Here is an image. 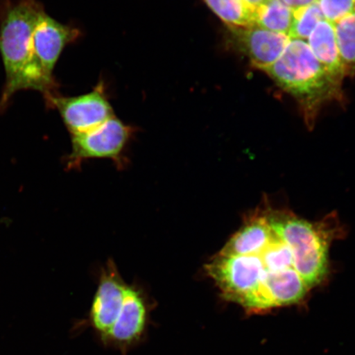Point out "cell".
<instances>
[{"label": "cell", "instance_id": "9c48e42d", "mask_svg": "<svg viewBox=\"0 0 355 355\" xmlns=\"http://www.w3.org/2000/svg\"><path fill=\"white\" fill-rule=\"evenodd\" d=\"M308 39L310 50L317 60L333 77L343 82L346 73L337 44L334 24L322 20Z\"/></svg>", "mask_w": 355, "mask_h": 355}, {"label": "cell", "instance_id": "3957f363", "mask_svg": "<svg viewBox=\"0 0 355 355\" xmlns=\"http://www.w3.org/2000/svg\"><path fill=\"white\" fill-rule=\"evenodd\" d=\"M270 226L294 255L295 268L310 288L320 284L328 272V252L340 232L336 216L312 223L286 211L266 209Z\"/></svg>", "mask_w": 355, "mask_h": 355}, {"label": "cell", "instance_id": "2e32d148", "mask_svg": "<svg viewBox=\"0 0 355 355\" xmlns=\"http://www.w3.org/2000/svg\"><path fill=\"white\" fill-rule=\"evenodd\" d=\"M245 1L256 7L259 6L260 3H263L264 0H245Z\"/></svg>", "mask_w": 355, "mask_h": 355}, {"label": "cell", "instance_id": "6da1fadb", "mask_svg": "<svg viewBox=\"0 0 355 355\" xmlns=\"http://www.w3.org/2000/svg\"><path fill=\"white\" fill-rule=\"evenodd\" d=\"M148 319L149 306L143 293L127 285L109 261L102 270L88 319L101 343L125 354L144 339Z\"/></svg>", "mask_w": 355, "mask_h": 355}, {"label": "cell", "instance_id": "8992f818", "mask_svg": "<svg viewBox=\"0 0 355 355\" xmlns=\"http://www.w3.org/2000/svg\"><path fill=\"white\" fill-rule=\"evenodd\" d=\"M130 128L113 116L90 131L72 135V153L67 166L75 168L92 158L119 159L130 137Z\"/></svg>", "mask_w": 355, "mask_h": 355}, {"label": "cell", "instance_id": "ba28073f", "mask_svg": "<svg viewBox=\"0 0 355 355\" xmlns=\"http://www.w3.org/2000/svg\"><path fill=\"white\" fill-rule=\"evenodd\" d=\"M230 29L237 46L252 64L264 71L276 63L291 40L287 34L272 32L257 26Z\"/></svg>", "mask_w": 355, "mask_h": 355}, {"label": "cell", "instance_id": "7a4b0ae2", "mask_svg": "<svg viewBox=\"0 0 355 355\" xmlns=\"http://www.w3.org/2000/svg\"><path fill=\"white\" fill-rule=\"evenodd\" d=\"M265 72L300 102L309 124L322 104L340 96L341 83L324 68L303 40H291L282 55Z\"/></svg>", "mask_w": 355, "mask_h": 355}, {"label": "cell", "instance_id": "5bb4252c", "mask_svg": "<svg viewBox=\"0 0 355 355\" xmlns=\"http://www.w3.org/2000/svg\"><path fill=\"white\" fill-rule=\"evenodd\" d=\"M324 19L335 24L355 12V0H318Z\"/></svg>", "mask_w": 355, "mask_h": 355}, {"label": "cell", "instance_id": "277c9868", "mask_svg": "<svg viewBox=\"0 0 355 355\" xmlns=\"http://www.w3.org/2000/svg\"><path fill=\"white\" fill-rule=\"evenodd\" d=\"M44 13L41 4L35 0H17L7 6L0 29V50L7 75L2 105L20 90L31 38Z\"/></svg>", "mask_w": 355, "mask_h": 355}, {"label": "cell", "instance_id": "52a82bcc", "mask_svg": "<svg viewBox=\"0 0 355 355\" xmlns=\"http://www.w3.org/2000/svg\"><path fill=\"white\" fill-rule=\"evenodd\" d=\"M72 135L90 131L114 116L113 109L97 86L87 94L76 97H51Z\"/></svg>", "mask_w": 355, "mask_h": 355}, {"label": "cell", "instance_id": "5b68a950", "mask_svg": "<svg viewBox=\"0 0 355 355\" xmlns=\"http://www.w3.org/2000/svg\"><path fill=\"white\" fill-rule=\"evenodd\" d=\"M78 35L77 30L60 24L44 12L31 38L20 89L32 88L50 92L54 87L53 70L56 62L64 48Z\"/></svg>", "mask_w": 355, "mask_h": 355}, {"label": "cell", "instance_id": "7c38bea8", "mask_svg": "<svg viewBox=\"0 0 355 355\" xmlns=\"http://www.w3.org/2000/svg\"><path fill=\"white\" fill-rule=\"evenodd\" d=\"M337 44L346 74L355 73V12L334 24Z\"/></svg>", "mask_w": 355, "mask_h": 355}, {"label": "cell", "instance_id": "4fadbf2b", "mask_svg": "<svg viewBox=\"0 0 355 355\" xmlns=\"http://www.w3.org/2000/svg\"><path fill=\"white\" fill-rule=\"evenodd\" d=\"M324 16L318 2L293 10V19L288 35L291 40L308 39Z\"/></svg>", "mask_w": 355, "mask_h": 355}, {"label": "cell", "instance_id": "8fae6325", "mask_svg": "<svg viewBox=\"0 0 355 355\" xmlns=\"http://www.w3.org/2000/svg\"><path fill=\"white\" fill-rule=\"evenodd\" d=\"M292 19L293 10L282 0H264L256 6V26L259 28L288 35Z\"/></svg>", "mask_w": 355, "mask_h": 355}, {"label": "cell", "instance_id": "30bf717a", "mask_svg": "<svg viewBox=\"0 0 355 355\" xmlns=\"http://www.w3.org/2000/svg\"><path fill=\"white\" fill-rule=\"evenodd\" d=\"M211 10L230 28L256 26L255 10L245 0H204Z\"/></svg>", "mask_w": 355, "mask_h": 355}, {"label": "cell", "instance_id": "9a60e30c", "mask_svg": "<svg viewBox=\"0 0 355 355\" xmlns=\"http://www.w3.org/2000/svg\"><path fill=\"white\" fill-rule=\"evenodd\" d=\"M288 7L295 10L297 8L311 6V4L318 3V0H282Z\"/></svg>", "mask_w": 355, "mask_h": 355}]
</instances>
